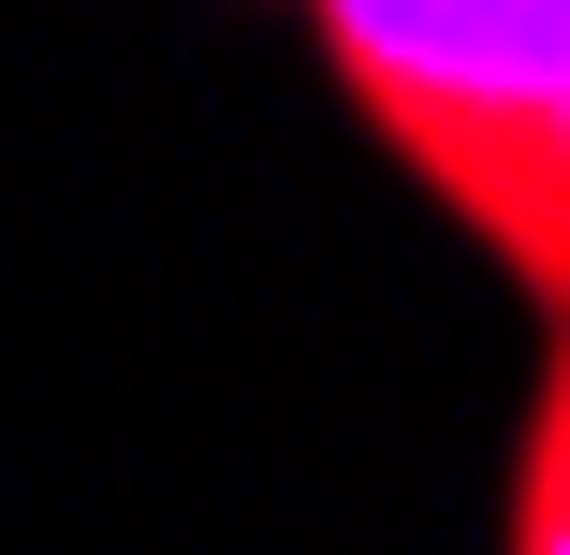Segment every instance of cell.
Wrapping results in <instances>:
<instances>
[{"mask_svg":"<svg viewBox=\"0 0 570 555\" xmlns=\"http://www.w3.org/2000/svg\"><path fill=\"white\" fill-rule=\"evenodd\" d=\"M498 555H570V321H556L541 395H527V438H512V512H498Z\"/></svg>","mask_w":570,"mask_h":555,"instance_id":"7a4b0ae2","label":"cell"},{"mask_svg":"<svg viewBox=\"0 0 570 555\" xmlns=\"http://www.w3.org/2000/svg\"><path fill=\"white\" fill-rule=\"evenodd\" d=\"M322 88L541 321H570V0H293Z\"/></svg>","mask_w":570,"mask_h":555,"instance_id":"6da1fadb","label":"cell"}]
</instances>
